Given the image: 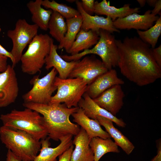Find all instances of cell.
<instances>
[{"mask_svg":"<svg viewBox=\"0 0 161 161\" xmlns=\"http://www.w3.org/2000/svg\"><path fill=\"white\" fill-rule=\"evenodd\" d=\"M137 1L141 7H143L146 3V0H137Z\"/></svg>","mask_w":161,"mask_h":161,"instance_id":"obj_39","label":"cell"},{"mask_svg":"<svg viewBox=\"0 0 161 161\" xmlns=\"http://www.w3.org/2000/svg\"><path fill=\"white\" fill-rule=\"evenodd\" d=\"M125 94L121 85H114L93 100L98 106L116 116L123 107Z\"/></svg>","mask_w":161,"mask_h":161,"instance_id":"obj_13","label":"cell"},{"mask_svg":"<svg viewBox=\"0 0 161 161\" xmlns=\"http://www.w3.org/2000/svg\"><path fill=\"white\" fill-rule=\"evenodd\" d=\"M19 87L15 71L8 65L6 70L0 73V108L14 103L18 94Z\"/></svg>","mask_w":161,"mask_h":161,"instance_id":"obj_11","label":"cell"},{"mask_svg":"<svg viewBox=\"0 0 161 161\" xmlns=\"http://www.w3.org/2000/svg\"><path fill=\"white\" fill-rule=\"evenodd\" d=\"M0 54L9 58L13 63L14 60V57L10 52L7 51L0 44Z\"/></svg>","mask_w":161,"mask_h":161,"instance_id":"obj_35","label":"cell"},{"mask_svg":"<svg viewBox=\"0 0 161 161\" xmlns=\"http://www.w3.org/2000/svg\"><path fill=\"white\" fill-rule=\"evenodd\" d=\"M108 70L101 60L94 55H86L76 64L68 78L81 79L88 85Z\"/></svg>","mask_w":161,"mask_h":161,"instance_id":"obj_10","label":"cell"},{"mask_svg":"<svg viewBox=\"0 0 161 161\" xmlns=\"http://www.w3.org/2000/svg\"><path fill=\"white\" fill-rule=\"evenodd\" d=\"M99 39L94 47L73 55H63L61 57L67 61L80 60L89 54L97 55L101 58L106 68L110 70L117 66L119 60L118 49L114 36L109 32L100 29Z\"/></svg>","mask_w":161,"mask_h":161,"instance_id":"obj_5","label":"cell"},{"mask_svg":"<svg viewBox=\"0 0 161 161\" xmlns=\"http://www.w3.org/2000/svg\"><path fill=\"white\" fill-rule=\"evenodd\" d=\"M57 49L58 46L54 44L53 41L50 52L45 58V67L47 70L52 67L55 68L59 74L58 77L62 79H66L68 78L70 73L79 60L66 61L58 54Z\"/></svg>","mask_w":161,"mask_h":161,"instance_id":"obj_17","label":"cell"},{"mask_svg":"<svg viewBox=\"0 0 161 161\" xmlns=\"http://www.w3.org/2000/svg\"><path fill=\"white\" fill-rule=\"evenodd\" d=\"M124 83L123 80L118 77L116 70L112 69L98 76L87 85L85 93L93 99L111 87Z\"/></svg>","mask_w":161,"mask_h":161,"instance_id":"obj_15","label":"cell"},{"mask_svg":"<svg viewBox=\"0 0 161 161\" xmlns=\"http://www.w3.org/2000/svg\"><path fill=\"white\" fill-rule=\"evenodd\" d=\"M57 73L53 68L42 78H39V75L34 76L30 82L33 86L32 88L22 96L24 103L48 104L52 94L57 90L55 80Z\"/></svg>","mask_w":161,"mask_h":161,"instance_id":"obj_9","label":"cell"},{"mask_svg":"<svg viewBox=\"0 0 161 161\" xmlns=\"http://www.w3.org/2000/svg\"><path fill=\"white\" fill-rule=\"evenodd\" d=\"M76 4L77 10L83 18L82 24L80 29L85 31L91 30L99 31L100 29L106 30L112 33L113 32H120L119 30L114 27L110 18H106L97 15L91 16L87 14L83 10L80 1L76 0Z\"/></svg>","mask_w":161,"mask_h":161,"instance_id":"obj_14","label":"cell"},{"mask_svg":"<svg viewBox=\"0 0 161 161\" xmlns=\"http://www.w3.org/2000/svg\"><path fill=\"white\" fill-rule=\"evenodd\" d=\"M42 0L31 1L27 4V6L31 15V19L34 24L41 30L47 31L48 25L53 11L46 10L41 7Z\"/></svg>","mask_w":161,"mask_h":161,"instance_id":"obj_24","label":"cell"},{"mask_svg":"<svg viewBox=\"0 0 161 161\" xmlns=\"http://www.w3.org/2000/svg\"><path fill=\"white\" fill-rule=\"evenodd\" d=\"M139 37L151 48H155L161 33V15L151 27L145 31L137 30Z\"/></svg>","mask_w":161,"mask_h":161,"instance_id":"obj_28","label":"cell"},{"mask_svg":"<svg viewBox=\"0 0 161 161\" xmlns=\"http://www.w3.org/2000/svg\"><path fill=\"white\" fill-rule=\"evenodd\" d=\"M8 58L0 54V73L3 72L6 70L8 64Z\"/></svg>","mask_w":161,"mask_h":161,"instance_id":"obj_33","label":"cell"},{"mask_svg":"<svg viewBox=\"0 0 161 161\" xmlns=\"http://www.w3.org/2000/svg\"><path fill=\"white\" fill-rule=\"evenodd\" d=\"M23 105L42 115L43 124L48 135L54 140H60L69 135L75 136L80 131L79 126L69 120L70 116L77 112L79 107L69 108L64 103L44 104L24 103Z\"/></svg>","mask_w":161,"mask_h":161,"instance_id":"obj_2","label":"cell"},{"mask_svg":"<svg viewBox=\"0 0 161 161\" xmlns=\"http://www.w3.org/2000/svg\"><path fill=\"white\" fill-rule=\"evenodd\" d=\"M55 84L57 92L50 99L49 104L64 103L69 108L78 107V104L85 93L87 84L79 78L62 79L56 76Z\"/></svg>","mask_w":161,"mask_h":161,"instance_id":"obj_7","label":"cell"},{"mask_svg":"<svg viewBox=\"0 0 161 161\" xmlns=\"http://www.w3.org/2000/svg\"><path fill=\"white\" fill-rule=\"evenodd\" d=\"M6 161H22L19 158L15 156L10 150L8 149Z\"/></svg>","mask_w":161,"mask_h":161,"instance_id":"obj_37","label":"cell"},{"mask_svg":"<svg viewBox=\"0 0 161 161\" xmlns=\"http://www.w3.org/2000/svg\"><path fill=\"white\" fill-rule=\"evenodd\" d=\"M78 107L81 108L85 114L91 119H96L97 117H102L110 120L119 127L124 128L126 126L122 119L117 118L99 106L85 93L79 102Z\"/></svg>","mask_w":161,"mask_h":161,"instance_id":"obj_18","label":"cell"},{"mask_svg":"<svg viewBox=\"0 0 161 161\" xmlns=\"http://www.w3.org/2000/svg\"><path fill=\"white\" fill-rule=\"evenodd\" d=\"M157 141V154L152 158L151 161H161V142L160 139Z\"/></svg>","mask_w":161,"mask_h":161,"instance_id":"obj_34","label":"cell"},{"mask_svg":"<svg viewBox=\"0 0 161 161\" xmlns=\"http://www.w3.org/2000/svg\"><path fill=\"white\" fill-rule=\"evenodd\" d=\"M89 145L94 153V161H99L107 153H119L120 152L118 146L111 138L104 139L95 137L91 139Z\"/></svg>","mask_w":161,"mask_h":161,"instance_id":"obj_26","label":"cell"},{"mask_svg":"<svg viewBox=\"0 0 161 161\" xmlns=\"http://www.w3.org/2000/svg\"><path fill=\"white\" fill-rule=\"evenodd\" d=\"M90 140L85 131L80 128L72 140L75 148L72 154L71 161H94V153L89 145Z\"/></svg>","mask_w":161,"mask_h":161,"instance_id":"obj_20","label":"cell"},{"mask_svg":"<svg viewBox=\"0 0 161 161\" xmlns=\"http://www.w3.org/2000/svg\"><path fill=\"white\" fill-rule=\"evenodd\" d=\"M95 1L94 0H82L80 1L83 10L89 15L92 16L94 13Z\"/></svg>","mask_w":161,"mask_h":161,"instance_id":"obj_30","label":"cell"},{"mask_svg":"<svg viewBox=\"0 0 161 161\" xmlns=\"http://www.w3.org/2000/svg\"><path fill=\"white\" fill-rule=\"evenodd\" d=\"M119 54L118 66L122 75L136 85L142 86L161 78V68L155 61L152 49L139 37L126 36L115 39Z\"/></svg>","mask_w":161,"mask_h":161,"instance_id":"obj_1","label":"cell"},{"mask_svg":"<svg viewBox=\"0 0 161 161\" xmlns=\"http://www.w3.org/2000/svg\"><path fill=\"white\" fill-rule=\"evenodd\" d=\"M161 0H157V1L154 7V8L151 10V13L154 16H157V15L161 14Z\"/></svg>","mask_w":161,"mask_h":161,"instance_id":"obj_36","label":"cell"},{"mask_svg":"<svg viewBox=\"0 0 161 161\" xmlns=\"http://www.w3.org/2000/svg\"><path fill=\"white\" fill-rule=\"evenodd\" d=\"M157 0H147L146 3L150 7H154Z\"/></svg>","mask_w":161,"mask_h":161,"instance_id":"obj_38","label":"cell"},{"mask_svg":"<svg viewBox=\"0 0 161 161\" xmlns=\"http://www.w3.org/2000/svg\"><path fill=\"white\" fill-rule=\"evenodd\" d=\"M1 31V29L0 27V32Z\"/></svg>","mask_w":161,"mask_h":161,"instance_id":"obj_41","label":"cell"},{"mask_svg":"<svg viewBox=\"0 0 161 161\" xmlns=\"http://www.w3.org/2000/svg\"><path fill=\"white\" fill-rule=\"evenodd\" d=\"M99 39V31L90 30L85 31L80 29L75 41L67 52L73 55L90 49L97 43Z\"/></svg>","mask_w":161,"mask_h":161,"instance_id":"obj_23","label":"cell"},{"mask_svg":"<svg viewBox=\"0 0 161 161\" xmlns=\"http://www.w3.org/2000/svg\"><path fill=\"white\" fill-rule=\"evenodd\" d=\"M159 18L152 14L151 10H148L143 15L133 13L124 18H117L113 23L118 30L134 29L145 31L152 27Z\"/></svg>","mask_w":161,"mask_h":161,"instance_id":"obj_12","label":"cell"},{"mask_svg":"<svg viewBox=\"0 0 161 161\" xmlns=\"http://www.w3.org/2000/svg\"><path fill=\"white\" fill-rule=\"evenodd\" d=\"M151 49L153 58L157 64L161 68V45L157 47Z\"/></svg>","mask_w":161,"mask_h":161,"instance_id":"obj_31","label":"cell"},{"mask_svg":"<svg viewBox=\"0 0 161 161\" xmlns=\"http://www.w3.org/2000/svg\"><path fill=\"white\" fill-rule=\"evenodd\" d=\"M0 139L22 161H33L41 148L40 140L25 131L3 125L0 127Z\"/></svg>","mask_w":161,"mask_h":161,"instance_id":"obj_3","label":"cell"},{"mask_svg":"<svg viewBox=\"0 0 161 161\" xmlns=\"http://www.w3.org/2000/svg\"><path fill=\"white\" fill-rule=\"evenodd\" d=\"M41 5L46 8L51 9L52 11L58 12L66 19L71 18L80 15L77 10L66 4L58 3L54 0L52 1L49 0H42Z\"/></svg>","mask_w":161,"mask_h":161,"instance_id":"obj_29","label":"cell"},{"mask_svg":"<svg viewBox=\"0 0 161 161\" xmlns=\"http://www.w3.org/2000/svg\"><path fill=\"white\" fill-rule=\"evenodd\" d=\"M73 136L69 135L64 137L60 140V144L55 148L50 147L49 137L41 139L40 153L33 161H57V158L73 145Z\"/></svg>","mask_w":161,"mask_h":161,"instance_id":"obj_16","label":"cell"},{"mask_svg":"<svg viewBox=\"0 0 161 161\" xmlns=\"http://www.w3.org/2000/svg\"><path fill=\"white\" fill-rule=\"evenodd\" d=\"M53 41L46 34H38L33 38L21 58L23 72L33 75L41 72L45 64V58L50 52Z\"/></svg>","mask_w":161,"mask_h":161,"instance_id":"obj_6","label":"cell"},{"mask_svg":"<svg viewBox=\"0 0 161 161\" xmlns=\"http://www.w3.org/2000/svg\"><path fill=\"white\" fill-rule=\"evenodd\" d=\"M100 125L105 128L106 131L114 142L120 146L127 155H129L135 147L128 138L114 126L113 122L108 119L102 117H97L96 119Z\"/></svg>","mask_w":161,"mask_h":161,"instance_id":"obj_22","label":"cell"},{"mask_svg":"<svg viewBox=\"0 0 161 161\" xmlns=\"http://www.w3.org/2000/svg\"><path fill=\"white\" fill-rule=\"evenodd\" d=\"M74 148L73 144L69 148L59 155L58 157V161H71V157Z\"/></svg>","mask_w":161,"mask_h":161,"instance_id":"obj_32","label":"cell"},{"mask_svg":"<svg viewBox=\"0 0 161 161\" xmlns=\"http://www.w3.org/2000/svg\"><path fill=\"white\" fill-rule=\"evenodd\" d=\"M83 18L80 14L71 18L66 19L67 26L66 33L58 46V49L64 48L67 52L75 41L82 24Z\"/></svg>","mask_w":161,"mask_h":161,"instance_id":"obj_25","label":"cell"},{"mask_svg":"<svg viewBox=\"0 0 161 161\" xmlns=\"http://www.w3.org/2000/svg\"><path fill=\"white\" fill-rule=\"evenodd\" d=\"M109 1L103 0L100 2L95 1L94 13L97 15H104L110 18L114 21L118 18H124L132 13L140 12L139 7L131 8L129 4L117 8L110 5Z\"/></svg>","mask_w":161,"mask_h":161,"instance_id":"obj_21","label":"cell"},{"mask_svg":"<svg viewBox=\"0 0 161 161\" xmlns=\"http://www.w3.org/2000/svg\"><path fill=\"white\" fill-rule=\"evenodd\" d=\"M67 29L64 18L58 12L53 11L48 25L50 35L59 43L64 37Z\"/></svg>","mask_w":161,"mask_h":161,"instance_id":"obj_27","label":"cell"},{"mask_svg":"<svg viewBox=\"0 0 161 161\" xmlns=\"http://www.w3.org/2000/svg\"><path fill=\"white\" fill-rule=\"evenodd\" d=\"M72 115L73 121L85 131L90 139L96 137L104 139L111 138L109 134L102 128L98 120L88 117L81 108L79 107Z\"/></svg>","mask_w":161,"mask_h":161,"instance_id":"obj_19","label":"cell"},{"mask_svg":"<svg viewBox=\"0 0 161 161\" xmlns=\"http://www.w3.org/2000/svg\"><path fill=\"white\" fill-rule=\"evenodd\" d=\"M3 126L25 131L39 140L45 138L48 134L43 124V117L37 112L28 108L16 109L0 115Z\"/></svg>","mask_w":161,"mask_h":161,"instance_id":"obj_4","label":"cell"},{"mask_svg":"<svg viewBox=\"0 0 161 161\" xmlns=\"http://www.w3.org/2000/svg\"><path fill=\"white\" fill-rule=\"evenodd\" d=\"M66 1L70 3H72L74 2H75L76 0H66Z\"/></svg>","mask_w":161,"mask_h":161,"instance_id":"obj_40","label":"cell"},{"mask_svg":"<svg viewBox=\"0 0 161 161\" xmlns=\"http://www.w3.org/2000/svg\"><path fill=\"white\" fill-rule=\"evenodd\" d=\"M38 28L35 24H29L24 19H19L16 23L14 29L7 31V35L13 43L10 52L14 59L11 66L13 68L20 61L24 48L38 34Z\"/></svg>","mask_w":161,"mask_h":161,"instance_id":"obj_8","label":"cell"}]
</instances>
